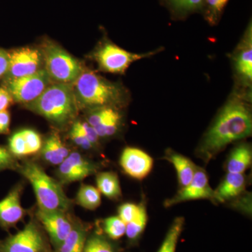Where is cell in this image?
Here are the masks:
<instances>
[{"instance_id":"1","label":"cell","mask_w":252,"mask_h":252,"mask_svg":"<svg viewBox=\"0 0 252 252\" xmlns=\"http://www.w3.org/2000/svg\"><path fill=\"white\" fill-rule=\"evenodd\" d=\"M249 99L236 94L222 107L204 135L197 154L208 162L228 145L252 135V116Z\"/></svg>"},{"instance_id":"2","label":"cell","mask_w":252,"mask_h":252,"mask_svg":"<svg viewBox=\"0 0 252 252\" xmlns=\"http://www.w3.org/2000/svg\"><path fill=\"white\" fill-rule=\"evenodd\" d=\"M72 86L79 109H120L129 100L130 94L124 86L88 69H84Z\"/></svg>"},{"instance_id":"3","label":"cell","mask_w":252,"mask_h":252,"mask_svg":"<svg viewBox=\"0 0 252 252\" xmlns=\"http://www.w3.org/2000/svg\"><path fill=\"white\" fill-rule=\"evenodd\" d=\"M26 106L60 127L74 121L79 109L72 84L53 83L37 99Z\"/></svg>"},{"instance_id":"4","label":"cell","mask_w":252,"mask_h":252,"mask_svg":"<svg viewBox=\"0 0 252 252\" xmlns=\"http://www.w3.org/2000/svg\"><path fill=\"white\" fill-rule=\"evenodd\" d=\"M21 173L31 182L39 210L64 213L70 206V200L66 196L61 185L49 177L37 164L26 162L21 167Z\"/></svg>"},{"instance_id":"5","label":"cell","mask_w":252,"mask_h":252,"mask_svg":"<svg viewBox=\"0 0 252 252\" xmlns=\"http://www.w3.org/2000/svg\"><path fill=\"white\" fill-rule=\"evenodd\" d=\"M44 68L56 84H73L84 71L81 63L54 41L46 40L41 49Z\"/></svg>"},{"instance_id":"6","label":"cell","mask_w":252,"mask_h":252,"mask_svg":"<svg viewBox=\"0 0 252 252\" xmlns=\"http://www.w3.org/2000/svg\"><path fill=\"white\" fill-rule=\"evenodd\" d=\"M158 49L144 54H135L122 49L109 41L99 44L93 54L99 69L112 74H124L130 64L141 59L151 57L160 52Z\"/></svg>"},{"instance_id":"7","label":"cell","mask_w":252,"mask_h":252,"mask_svg":"<svg viewBox=\"0 0 252 252\" xmlns=\"http://www.w3.org/2000/svg\"><path fill=\"white\" fill-rule=\"evenodd\" d=\"M51 84L47 72L43 68L32 75L3 81V87L9 91L14 102L26 105L37 99Z\"/></svg>"},{"instance_id":"8","label":"cell","mask_w":252,"mask_h":252,"mask_svg":"<svg viewBox=\"0 0 252 252\" xmlns=\"http://www.w3.org/2000/svg\"><path fill=\"white\" fill-rule=\"evenodd\" d=\"M233 68L238 86L241 87L239 94L250 99L252 81V26L249 23L245 34L232 55Z\"/></svg>"},{"instance_id":"9","label":"cell","mask_w":252,"mask_h":252,"mask_svg":"<svg viewBox=\"0 0 252 252\" xmlns=\"http://www.w3.org/2000/svg\"><path fill=\"white\" fill-rule=\"evenodd\" d=\"M9 62L3 81L27 77L44 68V58L40 49L31 46L9 51Z\"/></svg>"},{"instance_id":"10","label":"cell","mask_w":252,"mask_h":252,"mask_svg":"<svg viewBox=\"0 0 252 252\" xmlns=\"http://www.w3.org/2000/svg\"><path fill=\"white\" fill-rule=\"evenodd\" d=\"M201 199L215 203V190L210 187L207 173L203 169L198 167L191 182L181 188L172 198L165 200L164 205L170 207L184 202Z\"/></svg>"},{"instance_id":"11","label":"cell","mask_w":252,"mask_h":252,"mask_svg":"<svg viewBox=\"0 0 252 252\" xmlns=\"http://www.w3.org/2000/svg\"><path fill=\"white\" fill-rule=\"evenodd\" d=\"M120 165L127 175L142 180L153 169L154 159L142 149L126 147L121 156Z\"/></svg>"},{"instance_id":"12","label":"cell","mask_w":252,"mask_h":252,"mask_svg":"<svg viewBox=\"0 0 252 252\" xmlns=\"http://www.w3.org/2000/svg\"><path fill=\"white\" fill-rule=\"evenodd\" d=\"M122 116L119 108L112 107L90 109L87 122L94 129L99 138L112 137L120 128Z\"/></svg>"},{"instance_id":"13","label":"cell","mask_w":252,"mask_h":252,"mask_svg":"<svg viewBox=\"0 0 252 252\" xmlns=\"http://www.w3.org/2000/svg\"><path fill=\"white\" fill-rule=\"evenodd\" d=\"M44 249V240L40 232L36 225L31 222L7 240L4 252H42Z\"/></svg>"},{"instance_id":"14","label":"cell","mask_w":252,"mask_h":252,"mask_svg":"<svg viewBox=\"0 0 252 252\" xmlns=\"http://www.w3.org/2000/svg\"><path fill=\"white\" fill-rule=\"evenodd\" d=\"M59 175L63 183L84 180L95 173L97 167L77 152H73L60 164Z\"/></svg>"},{"instance_id":"15","label":"cell","mask_w":252,"mask_h":252,"mask_svg":"<svg viewBox=\"0 0 252 252\" xmlns=\"http://www.w3.org/2000/svg\"><path fill=\"white\" fill-rule=\"evenodd\" d=\"M36 216L49 233L53 243L60 248L72 231L73 228L70 222L66 218L63 212H61L39 210Z\"/></svg>"},{"instance_id":"16","label":"cell","mask_w":252,"mask_h":252,"mask_svg":"<svg viewBox=\"0 0 252 252\" xmlns=\"http://www.w3.org/2000/svg\"><path fill=\"white\" fill-rule=\"evenodd\" d=\"M246 185V177L244 174L228 172L216 190H214L215 203H224L237 198L245 191Z\"/></svg>"},{"instance_id":"17","label":"cell","mask_w":252,"mask_h":252,"mask_svg":"<svg viewBox=\"0 0 252 252\" xmlns=\"http://www.w3.org/2000/svg\"><path fill=\"white\" fill-rule=\"evenodd\" d=\"M20 193L21 189L17 187L0 201V224L14 225L23 218L25 212L21 205Z\"/></svg>"},{"instance_id":"18","label":"cell","mask_w":252,"mask_h":252,"mask_svg":"<svg viewBox=\"0 0 252 252\" xmlns=\"http://www.w3.org/2000/svg\"><path fill=\"white\" fill-rule=\"evenodd\" d=\"M164 158L175 167L181 188L186 187L191 182L198 167L189 158L170 150L167 151Z\"/></svg>"},{"instance_id":"19","label":"cell","mask_w":252,"mask_h":252,"mask_svg":"<svg viewBox=\"0 0 252 252\" xmlns=\"http://www.w3.org/2000/svg\"><path fill=\"white\" fill-rule=\"evenodd\" d=\"M160 4L169 10L172 17L176 20L185 19L194 13H202L205 0H159Z\"/></svg>"},{"instance_id":"20","label":"cell","mask_w":252,"mask_h":252,"mask_svg":"<svg viewBox=\"0 0 252 252\" xmlns=\"http://www.w3.org/2000/svg\"><path fill=\"white\" fill-rule=\"evenodd\" d=\"M252 151L250 144H239L230 153L226 162L228 173L244 174L251 166Z\"/></svg>"},{"instance_id":"21","label":"cell","mask_w":252,"mask_h":252,"mask_svg":"<svg viewBox=\"0 0 252 252\" xmlns=\"http://www.w3.org/2000/svg\"><path fill=\"white\" fill-rule=\"evenodd\" d=\"M41 154L44 160L52 165L62 163L69 156V152L63 144L57 134H52L46 139L41 147Z\"/></svg>"},{"instance_id":"22","label":"cell","mask_w":252,"mask_h":252,"mask_svg":"<svg viewBox=\"0 0 252 252\" xmlns=\"http://www.w3.org/2000/svg\"><path fill=\"white\" fill-rule=\"evenodd\" d=\"M97 189L110 199H117L122 195L120 182L117 174L112 172L99 173L96 178Z\"/></svg>"},{"instance_id":"23","label":"cell","mask_w":252,"mask_h":252,"mask_svg":"<svg viewBox=\"0 0 252 252\" xmlns=\"http://www.w3.org/2000/svg\"><path fill=\"white\" fill-rule=\"evenodd\" d=\"M185 225V218L177 217L172 222L161 246L157 252H175L177 243Z\"/></svg>"},{"instance_id":"24","label":"cell","mask_w":252,"mask_h":252,"mask_svg":"<svg viewBox=\"0 0 252 252\" xmlns=\"http://www.w3.org/2000/svg\"><path fill=\"white\" fill-rule=\"evenodd\" d=\"M148 221L147 208L144 203L139 205V210L133 220L126 224V234L130 240H137L143 233Z\"/></svg>"},{"instance_id":"25","label":"cell","mask_w":252,"mask_h":252,"mask_svg":"<svg viewBox=\"0 0 252 252\" xmlns=\"http://www.w3.org/2000/svg\"><path fill=\"white\" fill-rule=\"evenodd\" d=\"M77 201L84 208L95 210L101 204L100 192L93 186L82 185L78 192Z\"/></svg>"},{"instance_id":"26","label":"cell","mask_w":252,"mask_h":252,"mask_svg":"<svg viewBox=\"0 0 252 252\" xmlns=\"http://www.w3.org/2000/svg\"><path fill=\"white\" fill-rule=\"evenodd\" d=\"M86 235L80 228H72L67 238L60 247V252H84Z\"/></svg>"},{"instance_id":"27","label":"cell","mask_w":252,"mask_h":252,"mask_svg":"<svg viewBox=\"0 0 252 252\" xmlns=\"http://www.w3.org/2000/svg\"><path fill=\"white\" fill-rule=\"evenodd\" d=\"M228 1L229 0H205L203 11L205 21L211 26L218 24Z\"/></svg>"},{"instance_id":"28","label":"cell","mask_w":252,"mask_h":252,"mask_svg":"<svg viewBox=\"0 0 252 252\" xmlns=\"http://www.w3.org/2000/svg\"><path fill=\"white\" fill-rule=\"evenodd\" d=\"M104 229L109 238L118 240L126 234V224L119 216L110 217L104 220Z\"/></svg>"},{"instance_id":"29","label":"cell","mask_w":252,"mask_h":252,"mask_svg":"<svg viewBox=\"0 0 252 252\" xmlns=\"http://www.w3.org/2000/svg\"><path fill=\"white\" fill-rule=\"evenodd\" d=\"M84 252H114L112 245L99 236L89 238L84 245Z\"/></svg>"},{"instance_id":"30","label":"cell","mask_w":252,"mask_h":252,"mask_svg":"<svg viewBox=\"0 0 252 252\" xmlns=\"http://www.w3.org/2000/svg\"><path fill=\"white\" fill-rule=\"evenodd\" d=\"M21 132L27 147L28 155L39 152L42 147L41 139L39 134L31 129H25L21 130Z\"/></svg>"},{"instance_id":"31","label":"cell","mask_w":252,"mask_h":252,"mask_svg":"<svg viewBox=\"0 0 252 252\" xmlns=\"http://www.w3.org/2000/svg\"><path fill=\"white\" fill-rule=\"evenodd\" d=\"M9 152L16 157L28 155L27 147L21 130L11 136L9 140Z\"/></svg>"},{"instance_id":"32","label":"cell","mask_w":252,"mask_h":252,"mask_svg":"<svg viewBox=\"0 0 252 252\" xmlns=\"http://www.w3.org/2000/svg\"><path fill=\"white\" fill-rule=\"evenodd\" d=\"M69 137L74 144H77L81 149L87 150L94 147L81 130L79 127V122H75L73 124L72 128L69 132Z\"/></svg>"},{"instance_id":"33","label":"cell","mask_w":252,"mask_h":252,"mask_svg":"<svg viewBox=\"0 0 252 252\" xmlns=\"http://www.w3.org/2000/svg\"><path fill=\"white\" fill-rule=\"evenodd\" d=\"M139 205L129 203H124L119 207L118 216L126 224H127L129 222L133 220L134 217L137 215Z\"/></svg>"},{"instance_id":"34","label":"cell","mask_w":252,"mask_h":252,"mask_svg":"<svg viewBox=\"0 0 252 252\" xmlns=\"http://www.w3.org/2000/svg\"><path fill=\"white\" fill-rule=\"evenodd\" d=\"M78 122H79V127H80L81 130L83 131V132H84L86 137H87L89 142L94 146L98 144L99 139L100 138H99L98 135H97L94 127L87 122H81L79 121H78Z\"/></svg>"},{"instance_id":"35","label":"cell","mask_w":252,"mask_h":252,"mask_svg":"<svg viewBox=\"0 0 252 252\" xmlns=\"http://www.w3.org/2000/svg\"><path fill=\"white\" fill-rule=\"evenodd\" d=\"M15 161L9 150L0 146V170L13 167Z\"/></svg>"},{"instance_id":"36","label":"cell","mask_w":252,"mask_h":252,"mask_svg":"<svg viewBox=\"0 0 252 252\" xmlns=\"http://www.w3.org/2000/svg\"><path fill=\"white\" fill-rule=\"evenodd\" d=\"M13 102L14 99L7 89L0 87V112L7 110Z\"/></svg>"},{"instance_id":"37","label":"cell","mask_w":252,"mask_h":252,"mask_svg":"<svg viewBox=\"0 0 252 252\" xmlns=\"http://www.w3.org/2000/svg\"><path fill=\"white\" fill-rule=\"evenodd\" d=\"M9 51L0 49V79H3L9 67Z\"/></svg>"},{"instance_id":"38","label":"cell","mask_w":252,"mask_h":252,"mask_svg":"<svg viewBox=\"0 0 252 252\" xmlns=\"http://www.w3.org/2000/svg\"><path fill=\"white\" fill-rule=\"evenodd\" d=\"M10 122L11 117L7 110L0 112V135L9 133Z\"/></svg>"}]
</instances>
